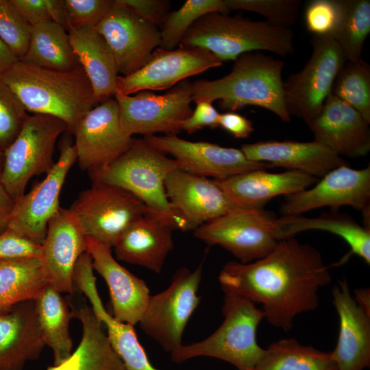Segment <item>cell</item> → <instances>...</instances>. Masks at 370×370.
<instances>
[{
    "mask_svg": "<svg viewBox=\"0 0 370 370\" xmlns=\"http://www.w3.org/2000/svg\"><path fill=\"white\" fill-rule=\"evenodd\" d=\"M331 280L320 253L293 236L280 240L260 259L226 263L219 275L224 293L261 304L267 321L284 330L297 315L318 306V291Z\"/></svg>",
    "mask_w": 370,
    "mask_h": 370,
    "instance_id": "cell-1",
    "label": "cell"
},
{
    "mask_svg": "<svg viewBox=\"0 0 370 370\" xmlns=\"http://www.w3.org/2000/svg\"><path fill=\"white\" fill-rule=\"evenodd\" d=\"M27 112L64 121L73 132L97 103L81 66L69 71L45 69L18 60L0 74Z\"/></svg>",
    "mask_w": 370,
    "mask_h": 370,
    "instance_id": "cell-2",
    "label": "cell"
},
{
    "mask_svg": "<svg viewBox=\"0 0 370 370\" xmlns=\"http://www.w3.org/2000/svg\"><path fill=\"white\" fill-rule=\"evenodd\" d=\"M284 65L283 61L262 51L241 54L223 77L192 83L193 101L219 100L222 109L231 112L246 106H258L290 122L284 100Z\"/></svg>",
    "mask_w": 370,
    "mask_h": 370,
    "instance_id": "cell-3",
    "label": "cell"
},
{
    "mask_svg": "<svg viewBox=\"0 0 370 370\" xmlns=\"http://www.w3.org/2000/svg\"><path fill=\"white\" fill-rule=\"evenodd\" d=\"M179 46L204 48L222 62L234 61L251 51H267L284 56L294 51L293 32L266 21L211 12L192 25Z\"/></svg>",
    "mask_w": 370,
    "mask_h": 370,
    "instance_id": "cell-4",
    "label": "cell"
},
{
    "mask_svg": "<svg viewBox=\"0 0 370 370\" xmlns=\"http://www.w3.org/2000/svg\"><path fill=\"white\" fill-rule=\"evenodd\" d=\"M177 162L144 139H135L130 148L108 167L90 175L92 182L121 187L141 201L150 214L184 231V224L167 197L165 180Z\"/></svg>",
    "mask_w": 370,
    "mask_h": 370,
    "instance_id": "cell-5",
    "label": "cell"
},
{
    "mask_svg": "<svg viewBox=\"0 0 370 370\" xmlns=\"http://www.w3.org/2000/svg\"><path fill=\"white\" fill-rule=\"evenodd\" d=\"M222 312L224 319L215 332L202 341L182 344L171 353L172 361L205 356L227 362L238 370H254L264 351L256 332L264 313L254 303L230 293H224Z\"/></svg>",
    "mask_w": 370,
    "mask_h": 370,
    "instance_id": "cell-6",
    "label": "cell"
},
{
    "mask_svg": "<svg viewBox=\"0 0 370 370\" xmlns=\"http://www.w3.org/2000/svg\"><path fill=\"white\" fill-rule=\"evenodd\" d=\"M68 131L62 120L47 115H28L19 134L4 151L0 183L15 201L25 193L34 176L49 173L55 164L58 137Z\"/></svg>",
    "mask_w": 370,
    "mask_h": 370,
    "instance_id": "cell-7",
    "label": "cell"
},
{
    "mask_svg": "<svg viewBox=\"0 0 370 370\" xmlns=\"http://www.w3.org/2000/svg\"><path fill=\"white\" fill-rule=\"evenodd\" d=\"M202 269V264L194 271L178 269L167 288L151 295L138 323L147 335L170 354L182 345L186 324L200 302L197 292Z\"/></svg>",
    "mask_w": 370,
    "mask_h": 370,
    "instance_id": "cell-8",
    "label": "cell"
},
{
    "mask_svg": "<svg viewBox=\"0 0 370 370\" xmlns=\"http://www.w3.org/2000/svg\"><path fill=\"white\" fill-rule=\"evenodd\" d=\"M312 53L304 68L283 83L284 100L290 116L306 123L321 110L331 94L336 76L346 61L330 36L312 35Z\"/></svg>",
    "mask_w": 370,
    "mask_h": 370,
    "instance_id": "cell-9",
    "label": "cell"
},
{
    "mask_svg": "<svg viewBox=\"0 0 370 370\" xmlns=\"http://www.w3.org/2000/svg\"><path fill=\"white\" fill-rule=\"evenodd\" d=\"M80 223L86 236L111 248L136 220L150 213L144 204L126 190L92 182L82 190L69 208Z\"/></svg>",
    "mask_w": 370,
    "mask_h": 370,
    "instance_id": "cell-10",
    "label": "cell"
},
{
    "mask_svg": "<svg viewBox=\"0 0 370 370\" xmlns=\"http://www.w3.org/2000/svg\"><path fill=\"white\" fill-rule=\"evenodd\" d=\"M275 220L262 208H236L204 223L194 235L221 246L246 264L266 256L277 245Z\"/></svg>",
    "mask_w": 370,
    "mask_h": 370,
    "instance_id": "cell-11",
    "label": "cell"
},
{
    "mask_svg": "<svg viewBox=\"0 0 370 370\" xmlns=\"http://www.w3.org/2000/svg\"><path fill=\"white\" fill-rule=\"evenodd\" d=\"M120 123L129 136L164 133L177 135L193 110L192 83L184 80L163 95L140 91L134 95L116 90Z\"/></svg>",
    "mask_w": 370,
    "mask_h": 370,
    "instance_id": "cell-12",
    "label": "cell"
},
{
    "mask_svg": "<svg viewBox=\"0 0 370 370\" xmlns=\"http://www.w3.org/2000/svg\"><path fill=\"white\" fill-rule=\"evenodd\" d=\"M72 133L78 165L89 176L108 167L130 148L135 140L121 127L114 97L92 108Z\"/></svg>",
    "mask_w": 370,
    "mask_h": 370,
    "instance_id": "cell-13",
    "label": "cell"
},
{
    "mask_svg": "<svg viewBox=\"0 0 370 370\" xmlns=\"http://www.w3.org/2000/svg\"><path fill=\"white\" fill-rule=\"evenodd\" d=\"M110 47L119 73L128 75L141 68L160 47V32L122 0L112 6L95 27Z\"/></svg>",
    "mask_w": 370,
    "mask_h": 370,
    "instance_id": "cell-14",
    "label": "cell"
},
{
    "mask_svg": "<svg viewBox=\"0 0 370 370\" xmlns=\"http://www.w3.org/2000/svg\"><path fill=\"white\" fill-rule=\"evenodd\" d=\"M159 151L169 154L180 169L221 180L256 169L272 168L264 162L249 160L241 149L221 147L206 141H189L177 135H149L143 138Z\"/></svg>",
    "mask_w": 370,
    "mask_h": 370,
    "instance_id": "cell-15",
    "label": "cell"
},
{
    "mask_svg": "<svg viewBox=\"0 0 370 370\" xmlns=\"http://www.w3.org/2000/svg\"><path fill=\"white\" fill-rule=\"evenodd\" d=\"M222 63L204 48L180 47L166 50L158 47L138 70L128 75L118 76L116 90L132 95L140 91L166 90Z\"/></svg>",
    "mask_w": 370,
    "mask_h": 370,
    "instance_id": "cell-16",
    "label": "cell"
},
{
    "mask_svg": "<svg viewBox=\"0 0 370 370\" xmlns=\"http://www.w3.org/2000/svg\"><path fill=\"white\" fill-rule=\"evenodd\" d=\"M77 161L74 145L66 140L60 154L43 180L14 202L9 227L42 245L48 223L60 210V195L67 174Z\"/></svg>",
    "mask_w": 370,
    "mask_h": 370,
    "instance_id": "cell-17",
    "label": "cell"
},
{
    "mask_svg": "<svg viewBox=\"0 0 370 370\" xmlns=\"http://www.w3.org/2000/svg\"><path fill=\"white\" fill-rule=\"evenodd\" d=\"M349 206L362 211L369 222L370 168L354 169L344 164L336 167L318 180L310 189L286 196L281 205L285 215H300L316 208H333Z\"/></svg>",
    "mask_w": 370,
    "mask_h": 370,
    "instance_id": "cell-18",
    "label": "cell"
},
{
    "mask_svg": "<svg viewBox=\"0 0 370 370\" xmlns=\"http://www.w3.org/2000/svg\"><path fill=\"white\" fill-rule=\"evenodd\" d=\"M86 238L70 209L60 208L48 223L39 259L48 284L61 293H73L74 268L85 252Z\"/></svg>",
    "mask_w": 370,
    "mask_h": 370,
    "instance_id": "cell-19",
    "label": "cell"
},
{
    "mask_svg": "<svg viewBox=\"0 0 370 370\" xmlns=\"http://www.w3.org/2000/svg\"><path fill=\"white\" fill-rule=\"evenodd\" d=\"M165 190L173 208L184 224V231L237 208L214 179L176 169L167 176Z\"/></svg>",
    "mask_w": 370,
    "mask_h": 370,
    "instance_id": "cell-20",
    "label": "cell"
},
{
    "mask_svg": "<svg viewBox=\"0 0 370 370\" xmlns=\"http://www.w3.org/2000/svg\"><path fill=\"white\" fill-rule=\"evenodd\" d=\"M85 252L92 259L93 269L108 286L112 316L134 326L138 323L151 297L145 282L119 264L112 248L101 242L86 236Z\"/></svg>",
    "mask_w": 370,
    "mask_h": 370,
    "instance_id": "cell-21",
    "label": "cell"
},
{
    "mask_svg": "<svg viewBox=\"0 0 370 370\" xmlns=\"http://www.w3.org/2000/svg\"><path fill=\"white\" fill-rule=\"evenodd\" d=\"M306 124L314 140L341 157H362L370 151V123L356 110L332 94L319 114Z\"/></svg>",
    "mask_w": 370,
    "mask_h": 370,
    "instance_id": "cell-22",
    "label": "cell"
},
{
    "mask_svg": "<svg viewBox=\"0 0 370 370\" xmlns=\"http://www.w3.org/2000/svg\"><path fill=\"white\" fill-rule=\"evenodd\" d=\"M332 297L339 332L331 356L338 370H364L370 365V313L351 295L345 279L333 288Z\"/></svg>",
    "mask_w": 370,
    "mask_h": 370,
    "instance_id": "cell-23",
    "label": "cell"
},
{
    "mask_svg": "<svg viewBox=\"0 0 370 370\" xmlns=\"http://www.w3.org/2000/svg\"><path fill=\"white\" fill-rule=\"evenodd\" d=\"M93 270L90 256L83 253L74 268L73 284L88 297L95 314L107 328L110 343L125 370H158L140 343L134 325L118 321L105 309L97 291Z\"/></svg>",
    "mask_w": 370,
    "mask_h": 370,
    "instance_id": "cell-24",
    "label": "cell"
},
{
    "mask_svg": "<svg viewBox=\"0 0 370 370\" xmlns=\"http://www.w3.org/2000/svg\"><path fill=\"white\" fill-rule=\"evenodd\" d=\"M241 149L250 160L267 163L272 167L299 171L317 178L347 164L343 157L314 140H262L245 144Z\"/></svg>",
    "mask_w": 370,
    "mask_h": 370,
    "instance_id": "cell-25",
    "label": "cell"
},
{
    "mask_svg": "<svg viewBox=\"0 0 370 370\" xmlns=\"http://www.w3.org/2000/svg\"><path fill=\"white\" fill-rule=\"evenodd\" d=\"M45 346L34 299L0 310V370H23Z\"/></svg>",
    "mask_w": 370,
    "mask_h": 370,
    "instance_id": "cell-26",
    "label": "cell"
},
{
    "mask_svg": "<svg viewBox=\"0 0 370 370\" xmlns=\"http://www.w3.org/2000/svg\"><path fill=\"white\" fill-rule=\"evenodd\" d=\"M215 180L237 208H262L271 199L299 192L319 180L299 171L269 173L256 169Z\"/></svg>",
    "mask_w": 370,
    "mask_h": 370,
    "instance_id": "cell-27",
    "label": "cell"
},
{
    "mask_svg": "<svg viewBox=\"0 0 370 370\" xmlns=\"http://www.w3.org/2000/svg\"><path fill=\"white\" fill-rule=\"evenodd\" d=\"M173 227L150 213L132 223L113 246L118 260L161 272L169 253L173 248Z\"/></svg>",
    "mask_w": 370,
    "mask_h": 370,
    "instance_id": "cell-28",
    "label": "cell"
},
{
    "mask_svg": "<svg viewBox=\"0 0 370 370\" xmlns=\"http://www.w3.org/2000/svg\"><path fill=\"white\" fill-rule=\"evenodd\" d=\"M80 66L88 77L97 102L114 96L119 75L114 56L103 37L95 27L68 32Z\"/></svg>",
    "mask_w": 370,
    "mask_h": 370,
    "instance_id": "cell-29",
    "label": "cell"
},
{
    "mask_svg": "<svg viewBox=\"0 0 370 370\" xmlns=\"http://www.w3.org/2000/svg\"><path fill=\"white\" fill-rule=\"evenodd\" d=\"M74 314L82 325L81 341L66 360L47 370H125L92 308L84 306Z\"/></svg>",
    "mask_w": 370,
    "mask_h": 370,
    "instance_id": "cell-30",
    "label": "cell"
},
{
    "mask_svg": "<svg viewBox=\"0 0 370 370\" xmlns=\"http://www.w3.org/2000/svg\"><path fill=\"white\" fill-rule=\"evenodd\" d=\"M275 234L278 241L293 237L308 230H322L341 237L349 245L352 253L370 263V230L358 224L345 214L331 212L317 217L285 215L275 218Z\"/></svg>",
    "mask_w": 370,
    "mask_h": 370,
    "instance_id": "cell-31",
    "label": "cell"
},
{
    "mask_svg": "<svg viewBox=\"0 0 370 370\" xmlns=\"http://www.w3.org/2000/svg\"><path fill=\"white\" fill-rule=\"evenodd\" d=\"M19 60L59 71H69L80 66L68 32L52 21L32 26L27 51Z\"/></svg>",
    "mask_w": 370,
    "mask_h": 370,
    "instance_id": "cell-32",
    "label": "cell"
},
{
    "mask_svg": "<svg viewBox=\"0 0 370 370\" xmlns=\"http://www.w3.org/2000/svg\"><path fill=\"white\" fill-rule=\"evenodd\" d=\"M34 301L44 342L52 350L53 365H58L72 353L73 341L69 330L72 312L61 293L49 284Z\"/></svg>",
    "mask_w": 370,
    "mask_h": 370,
    "instance_id": "cell-33",
    "label": "cell"
},
{
    "mask_svg": "<svg viewBox=\"0 0 370 370\" xmlns=\"http://www.w3.org/2000/svg\"><path fill=\"white\" fill-rule=\"evenodd\" d=\"M47 284L39 258L0 260V310L36 299Z\"/></svg>",
    "mask_w": 370,
    "mask_h": 370,
    "instance_id": "cell-34",
    "label": "cell"
},
{
    "mask_svg": "<svg viewBox=\"0 0 370 370\" xmlns=\"http://www.w3.org/2000/svg\"><path fill=\"white\" fill-rule=\"evenodd\" d=\"M254 370H338L330 352L284 338L264 349Z\"/></svg>",
    "mask_w": 370,
    "mask_h": 370,
    "instance_id": "cell-35",
    "label": "cell"
},
{
    "mask_svg": "<svg viewBox=\"0 0 370 370\" xmlns=\"http://www.w3.org/2000/svg\"><path fill=\"white\" fill-rule=\"evenodd\" d=\"M369 32L370 1L343 0L342 17L331 37L346 60L362 58L364 43Z\"/></svg>",
    "mask_w": 370,
    "mask_h": 370,
    "instance_id": "cell-36",
    "label": "cell"
},
{
    "mask_svg": "<svg viewBox=\"0 0 370 370\" xmlns=\"http://www.w3.org/2000/svg\"><path fill=\"white\" fill-rule=\"evenodd\" d=\"M331 94L356 110L370 123V65L362 58L345 62Z\"/></svg>",
    "mask_w": 370,
    "mask_h": 370,
    "instance_id": "cell-37",
    "label": "cell"
},
{
    "mask_svg": "<svg viewBox=\"0 0 370 370\" xmlns=\"http://www.w3.org/2000/svg\"><path fill=\"white\" fill-rule=\"evenodd\" d=\"M211 12L228 14L224 0H188L177 10L169 12L161 25L160 47L172 50L180 45L192 25Z\"/></svg>",
    "mask_w": 370,
    "mask_h": 370,
    "instance_id": "cell-38",
    "label": "cell"
},
{
    "mask_svg": "<svg viewBox=\"0 0 370 370\" xmlns=\"http://www.w3.org/2000/svg\"><path fill=\"white\" fill-rule=\"evenodd\" d=\"M228 10L256 12L266 22L278 27L290 28L297 21L299 0H224Z\"/></svg>",
    "mask_w": 370,
    "mask_h": 370,
    "instance_id": "cell-39",
    "label": "cell"
},
{
    "mask_svg": "<svg viewBox=\"0 0 370 370\" xmlns=\"http://www.w3.org/2000/svg\"><path fill=\"white\" fill-rule=\"evenodd\" d=\"M31 28L10 0H0V38L18 60L27 51Z\"/></svg>",
    "mask_w": 370,
    "mask_h": 370,
    "instance_id": "cell-40",
    "label": "cell"
},
{
    "mask_svg": "<svg viewBox=\"0 0 370 370\" xmlns=\"http://www.w3.org/2000/svg\"><path fill=\"white\" fill-rule=\"evenodd\" d=\"M20 101L0 79V150H5L19 134L27 117Z\"/></svg>",
    "mask_w": 370,
    "mask_h": 370,
    "instance_id": "cell-41",
    "label": "cell"
},
{
    "mask_svg": "<svg viewBox=\"0 0 370 370\" xmlns=\"http://www.w3.org/2000/svg\"><path fill=\"white\" fill-rule=\"evenodd\" d=\"M343 14V0H311L304 10V23L312 35L331 36Z\"/></svg>",
    "mask_w": 370,
    "mask_h": 370,
    "instance_id": "cell-42",
    "label": "cell"
},
{
    "mask_svg": "<svg viewBox=\"0 0 370 370\" xmlns=\"http://www.w3.org/2000/svg\"><path fill=\"white\" fill-rule=\"evenodd\" d=\"M114 0H64L68 32L95 27L112 6Z\"/></svg>",
    "mask_w": 370,
    "mask_h": 370,
    "instance_id": "cell-43",
    "label": "cell"
},
{
    "mask_svg": "<svg viewBox=\"0 0 370 370\" xmlns=\"http://www.w3.org/2000/svg\"><path fill=\"white\" fill-rule=\"evenodd\" d=\"M42 245L10 227L0 234V260L40 258Z\"/></svg>",
    "mask_w": 370,
    "mask_h": 370,
    "instance_id": "cell-44",
    "label": "cell"
},
{
    "mask_svg": "<svg viewBox=\"0 0 370 370\" xmlns=\"http://www.w3.org/2000/svg\"><path fill=\"white\" fill-rule=\"evenodd\" d=\"M196 107L190 116L182 123V130L189 134L195 132L206 127L212 129L219 127L220 114L208 101H195Z\"/></svg>",
    "mask_w": 370,
    "mask_h": 370,
    "instance_id": "cell-45",
    "label": "cell"
},
{
    "mask_svg": "<svg viewBox=\"0 0 370 370\" xmlns=\"http://www.w3.org/2000/svg\"><path fill=\"white\" fill-rule=\"evenodd\" d=\"M142 18L158 27L162 25L171 3L166 0H122Z\"/></svg>",
    "mask_w": 370,
    "mask_h": 370,
    "instance_id": "cell-46",
    "label": "cell"
},
{
    "mask_svg": "<svg viewBox=\"0 0 370 370\" xmlns=\"http://www.w3.org/2000/svg\"><path fill=\"white\" fill-rule=\"evenodd\" d=\"M21 16L31 25L51 21L45 0H10Z\"/></svg>",
    "mask_w": 370,
    "mask_h": 370,
    "instance_id": "cell-47",
    "label": "cell"
},
{
    "mask_svg": "<svg viewBox=\"0 0 370 370\" xmlns=\"http://www.w3.org/2000/svg\"><path fill=\"white\" fill-rule=\"evenodd\" d=\"M219 126L236 138H245L254 132L251 121L234 112L220 114Z\"/></svg>",
    "mask_w": 370,
    "mask_h": 370,
    "instance_id": "cell-48",
    "label": "cell"
},
{
    "mask_svg": "<svg viewBox=\"0 0 370 370\" xmlns=\"http://www.w3.org/2000/svg\"><path fill=\"white\" fill-rule=\"evenodd\" d=\"M14 205V201L0 183V234L9 227L10 217Z\"/></svg>",
    "mask_w": 370,
    "mask_h": 370,
    "instance_id": "cell-49",
    "label": "cell"
},
{
    "mask_svg": "<svg viewBox=\"0 0 370 370\" xmlns=\"http://www.w3.org/2000/svg\"><path fill=\"white\" fill-rule=\"evenodd\" d=\"M51 21L63 27L68 32L64 0H45Z\"/></svg>",
    "mask_w": 370,
    "mask_h": 370,
    "instance_id": "cell-50",
    "label": "cell"
},
{
    "mask_svg": "<svg viewBox=\"0 0 370 370\" xmlns=\"http://www.w3.org/2000/svg\"><path fill=\"white\" fill-rule=\"evenodd\" d=\"M18 59L0 38V74L8 69Z\"/></svg>",
    "mask_w": 370,
    "mask_h": 370,
    "instance_id": "cell-51",
    "label": "cell"
},
{
    "mask_svg": "<svg viewBox=\"0 0 370 370\" xmlns=\"http://www.w3.org/2000/svg\"><path fill=\"white\" fill-rule=\"evenodd\" d=\"M355 300L366 312L370 313V294L369 288H360L354 291Z\"/></svg>",
    "mask_w": 370,
    "mask_h": 370,
    "instance_id": "cell-52",
    "label": "cell"
},
{
    "mask_svg": "<svg viewBox=\"0 0 370 370\" xmlns=\"http://www.w3.org/2000/svg\"><path fill=\"white\" fill-rule=\"evenodd\" d=\"M4 163V152L0 150V177L3 171Z\"/></svg>",
    "mask_w": 370,
    "mask_h": 370,
    "instance_id": "cell-53",
    "label": "cell"
}]
</instances>
